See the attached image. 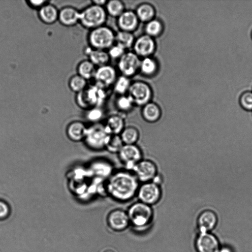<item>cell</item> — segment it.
<instances>
[{
  "label": "cell",
  "instance_id": "19",
  "mask_svg": "<svg viewBox=\"0 0 252 252\" xmlns=\"http://www.w3.org/2000/svg\"><path fill=\"white\" fill-rule=\"evenodd\" d=\"M80 11L72 6L62 8L59 13L58 20L63 25L70 27L79 22Z\"/></svg>",
  "mask_w": 252,
  "mask_h": 252
},
{
  "label": "cell",
  "instance_id": "14",
  "mask_svg": "<svg viewBox=\"0 0 252 252\" xmlns=\"http://www.w3.org/2000/svg\"><path fill=\"white\" fill-rule=\"evenodd\" d=\"M218 223L216 212L210 208L202 210L197 215L196 224L198 232H211Z\"/></svg>",
  "mask_w": 252,
  "mask_h": 252
},
{
  "label": "cell",
  "instance_id": "5",
  "mask_svg": "<svg viewBox=\"0 0 252 252\" xmlns=\"http://www.w3.org/2000/svg\"><path fill=\"white\" fill-rule=\"evenodd\" d=\"M162 196L161 185L151 181L140 184L136 197L138 201L152 206L160 201Z\"/></svg>",
  "mask_w": 252,
  "mask_h": 252
},
{
  "label": "cell",
  "instance_id": "4",
  "mask_svg": "<svg viewBox=\"0 0 252 252\" xmlns=\"http://www.w3.org/2000/svg\"><path fill=\"white\" fill-rule=\"evenodd\" d=\"M88 41L92 48L105 51L114 45L115 34L111 28L103 25L91 30Z\"/></svg>",
  "mask_w": 252,
  "mask_h": 252
},
{
  "label": "cell",
  "instance_id": "16",
  "mask_svg": "<svg viewBox=\"0 0 252 252\" xmlns=\"http://www.w3.org/2000/svg\"><path fill=\"white\" fill-rule=\"evenodd\" d=\"M94 78L96 85L105 89L114 84L117 78L116 70L109 64L98 67Z\"/></svg>",
  "mask_w": 252,
  "mask_h": 252
},
{
  "label": "cell",
  "instance_id": "32",
  "mask_svg": "<svg viewBox=\"0 0 252 252\" xmlns=\"http://www.w3.org/2000/svg\"><path fill=\"white\" fill-rule=\"evenodd\" d=\"M115 105L117 109L122 113L129 112L135 106L132 99L128 94L119 95L116 100Z\"/></svg>",
  "mask_w": 252,
  "mask_h": 252
},
{
  "label": "cell",
  "instance_id": "35",
  "mask_svg": "<svg viewBox=\"0 0 252 252\" xmlns=\"http://www.w3.org/2000/svg\"><path fill=\"white\" fill-rule=\"evenodd\" d=\"M239 103L246 110H252V91H247L243 93L239 98Z\"/></svg>",
  "mask_w": 252,
  "mask_h": 252
},
{
  "label": "cell",
  "instance_id": "8",
  "mask_svg": "<svg viewBox=\"0 0 252 252\" xmlns=\"http://www.w3.org/2000/svg\"><path fill=\"white\" fill-rule=\"evenodd\" d=\"M109 135L103 125H94L87 128L84 140L90 149L95 151L101 150L105 149Z\"/></svg>",
  "mask_w": 252,
  "mask_h": 252
},
{
  "label": "cell",
  "instance_id": "7",
  "mask_svg": "<svg viewBox=\"0 0 252 252\" xmlns=\"http://www.w3.org/2000/svg\"><path fill=\"white\" fill-rule=\"evenodd\" d=\"M105 98L104 89L95 85L78 93L76 98L77 102L81 107L93 108Z\"/></svg>",
  "mask_w": 252,
  "mask_h": 252
},
{
  "label": "cell",
  "instance_id": "9",
  "mask_svg": "<svg viewBox=\"0 0 252 252\" xmlns=\"http://www.w3.org/2000/svg\"><path fill=\"white\" fill-rule=\"evenodd\" d=\"M140 183L153 181L158 175L157 164L150 159L143 158L131 169Z\"/></svg>",
  "mask_w": 252,
  "mask_h": 252
},
{
  "label": "cell",
  "instance_id": "24",
  "mask_svg": "<svg viewBox=\"0 0 252 252\" xmlns=\"http://www.w3.org/2000/svg\"><path fill=\"white\" fill-rule=\"evenodd\" d=\"M135 14L139 21L147 23L155 18L156 9L151 3H140L136 8Z\"/></svg>",
  "mask_w": 252,
  "mask_h": 252
},
{
  "label": "cell",
  "instance_id": "1",
  "mask_svg": "<svg viewBox=\"0 0 252 252\" xmlns=\"http://www.w3.org/2000/svg\"><path fill=\"white\" fill-rule=\"evenodd\" d=\"M140 184L132 171L117 170L108 178L107 193L116 201L127 202L136 197Z\"/></svg>",
  "mask_w": 252,
  "mask_h": 252
},
{
  "label": "cell",
  "instance_id": "39",
  "mask_svg": "<svg viewBox=\"0 0 252 252\" xmlns=\"http://www.w3.org/2000/svg\"><path fill=\"white\" fill-rule=\"evenodd\" d=\"M27 3L31 7L38 9L39 10L44 4L47 3V1L44 0H30L27 1Z\"/></svg>",
  "mask_w": 252,
  "mask_h": 252
},
{
  "label": "cell",
  "instance_id": "13",
  "mask_svg": "<svg viewBox=\"0 0 252 252\" xmlns=\"http://www.w3.org/2000/svg\"><path fill=\"white\" fill-rule=\"evenodd\" d=\"M133 52L139 58L151 57L156 50L155 39L146 34L135 39L132 46Z\"/></svg>",
  "mask_w": 252,
  "mask_h": 252
},
{
  "label": "cell",
  "instance_id": "37",
  "mask_svg": "<svg viewBox=\"0 0 252 252\" xmlns=\"http://www.w3.org/2000/svg\"><path fill=\"white\" fill-rule=\"evenodd\" d=\"M10 212L8 204L4 201L0 200V220L7 218Z\"/></svg>",
  "mask_w": 252,
  "mask_h": 252
},
{
  "label": "cell",
  "instance_id": "40",
  "mask_svg": "<svg viewBox=\"0 0 252 252\" xmlns=\"http://www.w3.org/2000/svg\"><path fill=\"white\" fill-rule=\"evenodd\" d=\"M107 1L105 0H94L92 1V3L96 5L103 6L104 5L106 4Z\"/></svg>",
  "mask_w": 252,
  "mask_h": 252
},
{
  "label": "cell",
  "instance_id": "18",
  "mask_svg": "<svg viewBox=\"0 0 252 252\" xmlns=\"http://www.w3.org/2000/svg\"><path fill=\"white\" fill-rule=\"evenodd\" d=\"M141 115L146 122L154 124L161 119L162 110L157 103L150 101L142 107Z\"/></svg>",
  "mask_w": 252,
  "mask_h": 252
},
{
  "label": "cell",
  "instance_id": "22",
  "mask_svg": "<svg viewBox=\"0 0 252 252\" xmlns=\"http://www.w3.org/2000/svg\"><path fill=\"white\" fill-rule=\"evenodd\" d=\"M59 13L55 5L46 3L38 10V16L44 23L52 24L58 20Z\"/></svg>",
  "mask_w": 252,
  "mask_h": 252
},
{
  "label": "cell",
  "instance_id": "38",
  "mask_svg": "<svg viewBox=\"0 0 252 252\" xmlns=\"http://www.w3.org/2000/svg\"><path fill=\"white\" fill-rule=\"evenodd\" d=\"M88 117L92 120H97L101 118L102 112L101 110L98 108H93L90 110L88 114Z\"/></svg>",
  "mask_w": 252,
  "mask_h": 252
},
{
  "label": "cell",
  "instance_id": "26",
  "mask_svg": "<svg viewBox=\"0 0 252 252\" xmlns=\"http://www.w3.org/2000/svg\"><path fill=\"white\" fill-rule=\"evenodd\" d=\"M119 135L126 145L137 144L140 138L139 129L133 126H126Z\"/></svg>",
  "mask_w": 252,
  "mask_h": 252
},
{
  "label": "cell",
  "instance_id": "15",
  "mask_svg": "<svg viewBox=\"0 0 252 252\" xmlns=\"http://www.w3.org/2000/svg\"><path fill=\"white\" fill-rule=\"evenodd\" d=\"M107 222L108 226L116 232L124 231L130 225L127 212L120 208L112 210L109 213Z\"/></svg>",
  "mask_w": 252,
  "mask_h": 252
},
{
  "label": "cell",
  "instance_id": "3",
  "mask_svg": "<svg viewBox=\"0 0 252 252\" xmlns=\"http://www.w3.org/2000/svg\"><path fill=\"white\" fill-rule=\"evenodd\" d=\"M107 14L103 6L92 3L80 11L79 22L84 28L93 30L104 25Z\"/></svg>",
  "mask_w": 252,
  "mask_h": 252
},
{
  "label": "cell",
  "instance_id": "36",
  "mask_svg": "<svg viewBox=\"0 0 252 252\" xmlns=\"http://www.w3.org/2000/svg\"><path fill=\"white\" fill-rule=\"evenodd\" d=\"M108 54L111 58L119 59L126 52V50L121 46L113 45L108 49Z\"/></svg>",
  "mask_w": 252,
  "mask_h": 252
},
{
  "label": "cell",
  "instance_id": "20",
  "mask_svg": "<svg viewBox=\"0 0 252 252\" xmlns=\"http://www.w3.org/2000/svg\"><path fill=\"white\" fill-rule=\"evenodd\" d=\"M109 135H119L126 126L125 118L120 114H112L106 119L103 125Z\"/></svg>",
  "mask_w": 252,
  "mask_h": 252
},
{
  "label": "cell",
  "instance_id": "31",
  "mask_svg": "<svg viewBox=\"0 0 252 252\" xmlns=\"http://www.w3.org/2000/svg\"><path fill=\"white\" fill-rule=\"evenodd\" d=\"M124 145L120 135H109L105 149L111 154H118Z\"/></svg>",
  "mask_w": 252,
  "mask_h": 252
},
{
  "label": "cell",
  "instance_id": "6",
  "mask_svg": "<svg viewBox=\"0 0 252 252\" xmlns=\"http://www.w3.org/2000/svg\"><path fill=\"white\" fill-rule=\"evenodd\" d=\"M127 93L134 105L141 107L151 101L153 96L151 86L142 81H136L131 83Z\"/></svg>",
  "mask_w": 252,
  "mask_h": 252
},
{
  "label": "cell",
  "instance_id": "2",
  "mask_svg": "<svg viewBox=\"0 0 252 252\" xmlns=\"http://www.w3.org/2000/svg\"><path fill=\"white\" fill-rule=\"evenodd\" d=\"M130 225L137 231L146 229L151 225L153 217L152 206L140 201L133 203L127 210Z\"/></svg>",
  "mask_w": 252,
  "mask_h": 252
},
{
  "label": "cell",
  "instance_id": "28",
  "mask_svg": "<svg viewBox=\"0 0 252 252\" xmlns=\"http://www.w3.org/2000/svg\"><path fill=\"white\" fill-rule=\"evenodd\" d=\"M134 40V36L132 32L120 31L115 34L116 44L125 50L132 47Z\"/></svg>",
  "mask_w": 252,
  "mask_h": 252
},
{
  "label": "cell",
  "instance_id": "11",
  "mask_svg": "<svg viewBox=\"0 0 252 252\" xmlns=\"http://www.w3.org/2000/svg\"><path fill=\"white\" fill-rule=\"evenodd\" d=\"M196 252H219L221 247L218 238L212 232H198L194 241Z\"/></svg>",
  "mask_w": 252,
  "mask_h": 252
},
{
  "label": "cell",
  "instance_id": "33",
  "mask_svg": "<svg viewBox=\"0 0 252 252\" xmlns=\"http://www.w3.org/2000/svg\"><path fill=\"white\" fill-rule=\"evenodd\" d=\"M131 82L128 77L121 75L118 77L114 84V91L119 95L127 93Z\"/></svg>",
  "mask_w": 252,
  "mask_h": 252
},
{
  "label": "cell",
  "instance_id": "34",
  "mask_svg": "<svg viewBox=\"0 0 252 252\" xmlns=\"http://www.w3.org/2000/svg\"><path fill=\"white\" fill-rule=\"evenodd\" d=\"M68 84L72 91L78 94L86 89L87 80L79 75L76 74L70 78Z\"/></svg>",
  "mask_w": 252,
  "mask_h": 252
},
{
  "label": "cell",
  "instance_id": "10",
  "mask_svg": "<svg viewBox=\"0 0 252 252\" xmlns=\"http://www.w3.org/2000/svg\"><path fill=\"white\" fill-rule=\"evenodd\" d=\"M117 154L120 162L129 170L144 158L143 151L137 144H124Z\"/></svg>",
  "mask_w": 252,
  "mask_h": 252
},
{
  "label": "cell",
  "instance_id": "25",
  "mask_svg": "<svg viewBox=\"0 0 252 252\" xmlns=\"http://www.w3.org/2000/svg\"><path fill=\"white\" fill-rule=\"evenodd\" d=\"M158 68L156 60L152 56L144 58L140 60L139 70L144 76L151 77L155 75Z\"/></svg>",
  "mask_w": 252,
  "mask_h": 252
},
{
  "label": "cell",
  "instance_id": "21",
  "mask_svg": "<svg viewBox=\"0 0 252 252\" xmlns=\"http://www.w3.org/2000/svg\"><path fill=\"white\" fill-rule=\"evenodd\" d=\"M87 128L85 125L81 122H73L67 126L66 134L71 141L79 142L84 140Z\"/></svg>",
  "mask_w": 252,
  "mask_h": 252
},
{
  "label": "cell",
  "instance_id": "17",
  "mask_svg": "<svg viewBox=\"0 0 252 252\" xmlns=\"http://www.w3.org/2000/svg\"><path fill=\"white\" fill-rule=\"evenodd\" d=\"M117 18V25L120 31L132 33L138 26L139 21L132 10H125Z\"/></svg>",
  "mask_w": 252,
  "mask_h": 252
},
{
  "label": "cell",
  "instance_id": "30",
  "mask_svg": "<svg viewBox=\"0 0 252 252\" xmlns=\"http://www.w3.org/2000/svg\"><path fill=\"white\" fill-rule=\"evenodd\" d=\"M105 5L107 14L112 17H118L125 10L124 3L120 0L107 1Z\"/></svg>",
  "mask_w": 252,
  "mask_h": 252
},
{
  "label": "cell",
  "instance_id": "23",
  "mask_svg": "<svg viewBox=\"0 0 252 252\" xmlns=\"http://www.w3.org/2000/svg\"><path fill=\"white\" fill-rule=\"evenodd\" d=\"M85 53L88 60L98 67L108 64L110 59L108 52L105 50L88 48L85 50Z\"/></svg>",
  "mask_w": 252,
  "mask_h": 252
},
{
  "label": "cell",
  "instance_id": "29",
  "mask_svg": "<svg viewBox=\"0 0 252 252\" xmlns=\"http://www.w3.org/2000/svg\"><path fill=\"white\" fill-rule=\"evenodd\" d=\"M95 66L89 60L81 62L78 65V74L86 80L94 78L96 69Z\"/></svg>",
  "mask_w": 252,
  "mask_h": 252
},
{
  "label": "cell",
  "instance_id": "42",
  "mask_svg": "<svg viewBox=\"0 0 252 252\" xmlns=\"http://www.w3.org/2000/svg\"><path fill=\"white\" fill-rule=\"evenodd\" d=\"M251 37H252V32H251Z\"/></svg>",
  "mask_w": 252,
  "mask_h": 252
},
{
  "label": "cell",
  "instance_id": "41",
  "mask_svg": "<svg viewBox=\"0 0 252 252\" xmlns=\"http://www.w3.org/2000/svg\"><path fill=\"white\" fill-rule=\"evenodd\" d=\"M104 252H115L112 250H107L105 251H104Z\"/></svg>",
  "mask_w": 252,
  "mask_h": 252
},
{
  "label": "cell",
  "instance_id": "12",
  "mask_svg": "<svg viewBox=\"0 0 252 252\" xmlns=\"http://www.w3.org/2000/svg\"><path fill=\"white\" fill-rule=\"evenodd\" d=\"M140 58L133 52H126L119 59L118 67L122 75L129 78L139 70Z\"/></svg>",
  "mask_w": 252,
  "mask_h": 252
},
{
  "label": "cell",
  "instance_id": "27",
  "mask_svg": "<svg viewBox=\"0 0 252 252\" xmlns=\"http://www.w3.org/2000/svg\"><path fill=\"white\" fill-rule=\"evenodd\" d=\"M163 29L162 22L158 19L154 18L146 23L144 30L146 34L155 38L161 34Z\"/></svg>",
  "mask_w": 252,
  "mask_h": 252
}]
</instances>
